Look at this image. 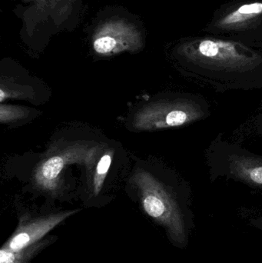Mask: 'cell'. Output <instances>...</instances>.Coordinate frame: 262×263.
I'll list each match as a JSON object with an SVG mask.
<instances>
[{
	"instance_id": "obj_15",
	"label": "cell",
	"mask_w": 262,
	"mask_h": 263,
	"mask_svg": "<svg viewBox=\"0 0 262 263\" xmlns=\"http://www.w3.org/2000/svg\"><path fill=\"white\" fill-rule=\"evenodd\" d=\"M249 224H250V226H252V227H254V228L262 231V214L253 218V219H250Z\"/></svg>"
},
{
	"instance_id": "obj_6",
	"label": "cell",
	"mask_w": 262,
	"mask_h": 263,
	"mask_svg": "<svg viewBox=\"0 0 262 263\" xmlns=\"http://www.w3.org/2000/svg\"><path fill=\"white\" fill-rule=\"evenodd\" d=\"M81 0H35L23 10L22 33L43 39L75 28L81 13Z\"/></svg>"
},
{
	"instance_id": "obj_13",
	"label": "cell",
	"mask_w": 262,
	"mask_h": 263,
	"mask_svg": "<svg viewBox=\"0 0 262 263\" xmlns=\"http://www.w3.org/2000/svg\"><path fill=\"white\" fill-rule=\"evenodd\" d=\"M29 110L22 106H10L2 103L0 106V121L1 123H14L26 118Z\"/></svg>"
},
{
	"instance_id": "obj_16",
	"label": "cell",
	"mask_w": 262,
	"mask_h": 263,
	"mask_svg": "<svg viewBox=\"0 0 262 263\" xmlns=\"http://www.w3.org/2000/svg\"><path fill=\"white\" fill-rule=\"evenodd\" d=\"M21 1L23 2L24 4L27 5L28 6H29V5L32 4L35 0H21Z\"/></svg>"
},
{
	"instance_id": "obj_11",
	"label": "cell",
	"mask_w": 262,
	"mask_h": 263,
	"mask_svg": "<svg viewBox=\"0 0 262 263\" xmlns=\"http://www.w3.org/2000/svg\"><path fill=\"white\" fill-rule=\"evenodd\" d=\"M114 150L112 148H104L94 162L89 172L91 174V189L94 195L99 194L103 187L106 176L112 165Z\"/></svg>"
},
{
	"instance_id": "obj_14",
	"label": "cell",
	"mask_w": 262,
	"mask_h": 263,
	"mask_svg": "<svg viewBox=\"0 0 262 263\" xmlns=\"http://www.w3.org/2000/svg\"><path fill=\"white\" fill-rule=\"evenodd\" d=\"M254 126L257 134L262 137V111L255 117L254 120Z\"/></svg>"
},
{
	"instance_id": "obj_9",
	"label": "cell",
	"mask_w": 262,
	"mask_h": 263,
	"mask_svg": "<svg viewBox=\"0 0 262 263\" xmlns=\"http://www.w3.org/2000/svg\"><path fill=\"white\" fill-rule=\"evenodd\" d=\"M78 212V210H67L40 216L24 215L20 218L15 231L2 247L15 252L28 248L44 239L57 226Z\"/></svg>"
},
{
	"instance_id": "obj_2",
	"label": "cell",
	"mask_w": 262,
	"mask_h": 263,
	"mask_svg": "<svg viewBox=\"0 0 262 263\" xmlns=\"http://www.w3.org/2000/svg\"><path fill=\"white\" fill-rule=\"evenodd\" d=\"M132 179L146 214L164 229L173 246L186 249L195 227L189 182L174 173L162 179L146 170Z\"/></svg>"
},
{
	"instance_id": "obj_8",
	"label": "cell",
	"mask_w": 262,
	"mask_h": 263,
	"mask_svg": "<svg viewBox=\"0 0 262 263\" xmlns=\"http://www.w3.org/2000/svg\"><path fill=\"white\" fill-rule=\"evenodd\" d=\"M91 44L94 52L101 57L137 52L144 46V30L129 18L110 17L94 28Z\"/></svg>"
},
{
	"instance_id": "obj_1",
	"label": "cell",
	"mask_w": 262,
	"mask_h": 263,
	"mask_svg": "<svg viewBox=\"0 0 262 263\" xmlns=\"http://www.w3.org/2000/svg\"><path fill=\"white\" fill-rule=\"evenodd\" d=\"M183 76L216 92L262 89V47L215 35L189 36L171 52Z\"/></svg>"
},
{
	"instance_id": "obj_3",
	"label": "cell",
	"mask_w": 262,
	"mask_h": 263,
	"mask_svg": "<svg viewBox=\"0 0 262 263\" xmlns=\"http://www.w3.org/2000/svg\"><path fill=\"white\" fill-rule=\"evenodd\" d=\"M211 115L210 104L201 94L175 92L143 106L135 114L132 124L137 130H159L190 126Z\"/></svg>"
},
{
	"instance_id": "obj_5",
	"label": "cell",
	"mask_w": 262,
	"mask_h": 263,
	"mask_svg": "<svg viewBox=\"0 0 262 263\" xmlns=\"http://www.w3.org/2000/svg\"><path fill=\"white\" fill-rule=\"evenodd\" d=\"M208 33L262 47V0H238L220 8Z\"/></svg>"
},
{
	"instance_id": "obj_7",
	"label": "cell",
	"mask_w": 262,
	"mask_h": 263,
	"mask_svg": "<svg viewBox=\"0 0 262 263\" xmlns=\"http://www.w3.org/2000/svg\"><path fill=\"white\" fill-rule=\"evenodd\" d=\"M101 145L89 146L77 142L66 145L39 162L33 173L35 185L43 191L55 194L62 186V175L66 167L80 164L90 170L103 151Z\"/></svg>"
},
{
	"instance_id": "obj_12",
	"label": "cell",
	"mask_w": 262,
	"mask_h": 263,
	"mask_svg": "<svg viewBox=\"0 0 262 263\" xmlns=\"http://www.w3.org/2000/svg\"><path fill=\"white\" fill-rule=\"evenodd\" d=\"M32 88L26 86H15L12 83L3 81L2 79L0 88V101L3 103L6 99L9 98H29L32 97Z\"/></svg>"
},
{
	"instance_id": "obj_4",
	"label": "cell",
	"mask_w": 262,
	"mask_h": 263,
	"mask_svg": "<svg viewBox=\"0 0 262 263\" xmlns=\"http://www.w3.org/2000/svg\"><path fill=\"white\" fill-rule=\"evenodd\" d=\"M210 182L233 181L262 193V156L218 133L205 150Z\"/></svg>"
},
{
	"instance_id": "obj_10",
	"label": "cell",
	"mask_w": 262,
	"mask_h": 263,
	"mask_svg": "<svg viewBox=\"0 0 262 263\" xmlns=\"http://www.w3.org/2000/svg\"><path fill=\"white\" fill-rule=\"evenodd\" d=\"M55 239L54 236H46L39 242L20 251H10L2 247L0 263H31L34 258L46 250Z\"/></svg>"
}]
</instances>
